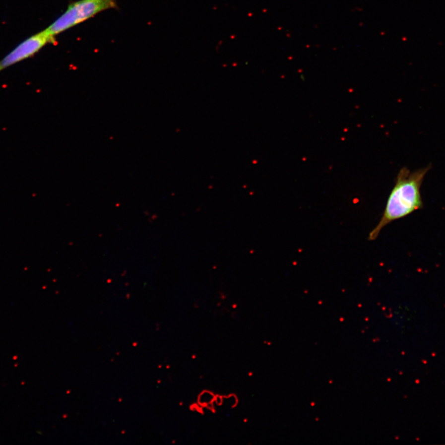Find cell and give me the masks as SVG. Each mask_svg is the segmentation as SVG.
I'll list each match as a JSON object with an SVG mask.
<instances>
[{
  "instance_id": "1",
  "label": "cell",
  "mask_w": 445,
  "mask_h": 445,
  "mask_svg": "<svg viewBox=\"0 0 445 445\" xmlns=\"http://www.w3.org/2000/svg\"><path fill=\"white\" fill-rule=\"evenodd\" d=\"M431 166L411 172L403 167L397 175L395 185L389 193L385 208L368 240H376L383 228L392 222L407 217L424 207L421 187Z\"/></svg>"
},
{
  "instance_id": "2",
  "label": "cell",
  "mask_w": 445,
  "mask_h": 445,
  "mask_svg": "<svg viewBox=\"0 0 445 445\" xmlns=\"http://www.w3.org/2000/svg\"><path fill=\"white\" fill-rule=\"evenodd\" d=\"M117 7L116 0H79L70 4L64 13L45 31L50 36L55 38L101 12Z\"/></svg>"
},
{
  "instance_id": "3",
  "label": "cell",
  "mask_w": 445,
  "mask_h": 445,
  "mask_svg": "<svg viewBox=\"0 0 445 445\" xmlns=\"http://www.w3.org/2000/svg\"><path fill=\"white\" fill-rule=\"evenodd\" d=\"M55 40V38L48 35L45 30L27 38L0 61V72L34 57L45 45L54 43Z\"/></svg>"
}]
</instances>
